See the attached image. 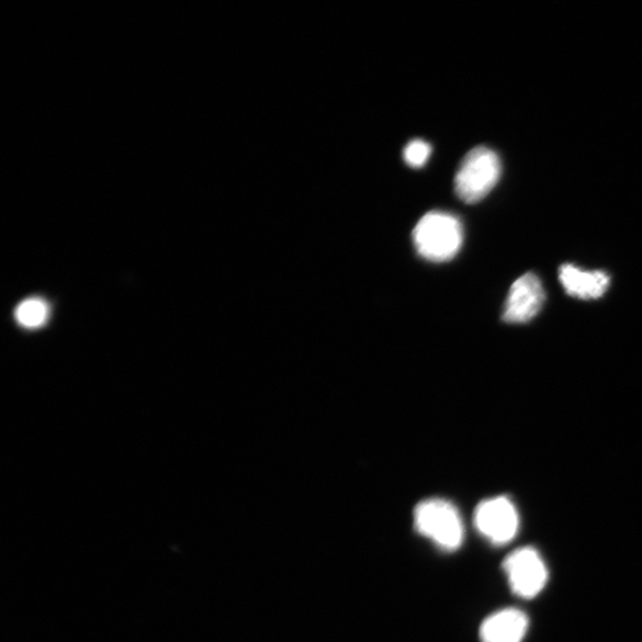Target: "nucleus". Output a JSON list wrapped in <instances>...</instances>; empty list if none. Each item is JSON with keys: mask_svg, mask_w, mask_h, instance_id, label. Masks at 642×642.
<instances>
[{"mask_svg": "<svg viewBox=\"0 0 642 642\" xmlns=\"http://www.w3.org/2000/svg\"><path fill=\"white\" fill-rule=\"evenodd\" d=\"M432 154L430 143L423 139H414L404 149V160L412 168L424 167Z\"/></svg>", "mask_w": 642, "mask_h": 642, "instance_id": "obj_10", "label": "nucleus"}, {"mask_svg": "<svg viewBox=\"0 0 642 642\" xmlns=\"http://www.w3.org/2000/svg\"><path fill=\"white\" fill-rule=\"evenodd\" d=\"M464 230L459 218L451 213L433 211L425 214L413 230V243L424 259L447 262L463 246Z\"/></svg>", "mask_w": 642, "mask_h": 642, "instance_id": "obj_1", "label": "nucleus"}, {"mask_svg": "<svg viewBox=\"0 0 642 642\" xmlns=\"http://www.w3.org/2000/svg\"><path fill=\"white\" fill-rule=\"evenodd\" d=\"M560 280L565 292L582 300L601 297L609 289L610 278L602 270H582L573 264L560 269Z\"/></svg>", "mask_w": 642, "mask_h": 642, "instance_id": "obj_8", "label": "nucleus"}, {"mask_svg": "<svg viewBox=\"0 0 642 642\" xmlns=\"http://www.w3.org/2000/svg\"><path fill=\"white\" fill-rule=\"evenodd\" d=\"M475 526L492 544L506 545L519 532L518 509L506 496L484 499L475 510Z\"/></svg>", "mask_w": 642, "mask_h": 642, "instance_id": "obj_5", "label": "nucleus"}, {"mask_svg": "<svg viewBox=\"0 0 642 642\" xmlns=\"http://www.w3.org/2000/svg\"><path fill=\"white\" fill-rule=\"evenodd\" d=\"M414 527L446 551H455L464 540V527L459 510L441 498L425 499L413 514Z\"/></svg>", "mask_w": 642, "mask_h": 642, "instance_id": "obj_3", "label": "nucleus"}, {"mask_svg": "<svg viewBox=\"0 0 642 642\" xmlns=\"http://www.w3.org/2000/svg\"><path fill=\"white\" fill-rule=\"evenodd\" d=\"M545 291L539 278L532 273L520 277L511 284L506 300L504 320L523 324L532 320L545 303Z\"/></svg>", "mask_w": 642, "mask_h": 642, "instance_id": "obj_6", "label": "nucleus"}, {"mask_svg": "<svg viewBox=\"0 0 642 642\" xmlns=\"http://www.w3.org/2000/svg\"><path fill=\"white\" fill-rule=\"evenodd\" d=\"M14 316L22 326L35 328L47 322L48 306L41 299H27L18 307Z\"/></svg>", "mask_w": 642, "mask_h": 642, "instance_id": "obj_9", "label": "nucleus"}, {"mask_svg": "<svg viewBox=\"0 0 642 642\" xmlns=\"http://www.w3.org/2000/svg\"><path fill=\"white\" fill-rule=\"evenodd\" d=\"M504 570L510 590L521 598L537 597L549 582L548 566L533 548L511 552L504 561Z\"/></svg>", "mask_w": 642, "mask_h": 642, "instance_id": "obj_4", "label": "nucleus"}, {"mask_svg": "<svg viewBox=\"0 0 642 642\" xmlns=\"http://www.w3.org/2000/svg\"><path fill=\"white\" fill-rule=\"evenodd\" d=\"M502 171V160L494 150L483 146L474 148L457 169L455 194L466 204H476L493 191Z\"/></svg>", "mask_w": 642, "mask_h": 642, "instance_id": "obj_2", "label": "nucleus"}, {"mask_svg": "<svg viewBox=\"0 0 642 642\" xmlns=\"http://www.w3.org/2000/svg\"><path fill=\"white\" fill-rule=\"evenodd\" d=\"M530 620L516 608L498 610L483 621L480 628L481 642H522Z\"/></svg>", "mask_w": 642, "mask_h": 642, "instance_id": "obj_7", "label": "nucleus"}]
</instances>
